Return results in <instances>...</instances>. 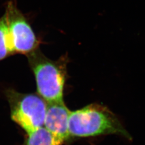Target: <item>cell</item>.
<instances>
[{"label": "cell", "instance_id": "7", "mask_svg": "<svg viewBox=\"0 0 145 145\" xmlns=\"http://www.w3.org/2000/svg\"><path fill=\"white\" fill-rule=\"evenodd\" d=\"M11 55H13V53L9 40L7 16L5 12L0 18V61Z\"/></svg>", "mask_w": 145, "mask_h": 145}, {"label": "cell", "instance_id": "4", "mask_svg": "<svg viewBox=\"0 0 145 145\" xmlns=\"http://www.w3.org/2000/svg\"><path fill=\"white\" fill-rule=\"evenodd\" d=\"M5 14L13 54L27 56L38 49L41 39L34 32L26 16L18 8L15 1L11 0L5 4Z\"/></svg>", "mask_w": 145, "mask_h": 145}, {"label": "cell", "instance_id": "6", "mask_svg": "<svg viewBox=\"0 0 145 145\" xmlns=\"http://www.w3.org/2000/svg\"><path fill=\"white\" fill-rule=\"evenodd\" d=\"M64 141L44 126L27 134L24 145H62Z\"/></svg>", "mask_w": 145, "mask_h": 145}, {"label": "cell", "instance_id": "3", "mask_svg": "<svg viewBox=\"0 0 145 145\" xmlns=\"http://www.w3.org/2000/svg\"><path fill=\"white\" fill-rule=\"evenodd\" d=\"M5 96L10 107L11 119L27 134L44 126L48 103L40 95L8 89Z\"/></svg>", "mask_w": 145, "mask_h": 145}, {"label": "cell", "instance_id": "5", "mask_svg": "<svg viewBox=\"0 0 145 145\" xmlns=\"http://www.w3.org/2000/svg\"><path fill=\"white\" fill-rule=\"evenodd\" d=\"M71 112L63 101L48 103L44 127L65 143L71 139L69 133Z\"/></svg>", "mask_w": 145, "mask_h": 145}, {"label": "cell", "instance_id": "1", "mask_svg": "<svg viewBox=\"0 0 145 145\" xmlns=\"http://www.w3.org/2000/svg\"><path fill=\"white\" fill-rule=\"evenodd\" d=\"M69 133L71 138L108 135H119L130 140L132 138L112 111L97 104L71 112Z\"/></svg>", "mask_w": 145, "mask_h": 145}, {"label": "cell", "instance_id": "2", "mask_svg": "<svg viewBox=\"0 0 145 145\" xmlns=\"http://www.w3.org/2000/svg\"><path fill=\"white\" fill-rule=\"evenodd\" d=\"M26 56L35 76L38 94L47 103L63 102L69 62L67 53L53 60L38 48Z\"/></svg>", "mask_w": 145, "mask_h": 145}]
</instances>
